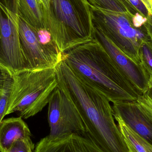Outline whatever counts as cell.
<instances>
[{
    "instance_id": "cell-22",
    "label": "cell",
    "mask_w": 152,
    "mask_h": 152,
    "mask_svg": "<svg viewBox=\"0 0 152 152\" xmlns=\"http://www.w3.org/2000/svg\"><path fill=\"white\" fill-rule=\"evenodd\" d=\"M43 9L47 10L49 8L50 0H37Z\"/></svg>"
},
{
    "instance_id": "cell-19",
    "label": "cell",
    "mask_w": 152,
    "mask_h": 152,
    "mask_svg": "<svg viewBox=\"0 0 152 152\" xmlns=\"http://www.w3.org/2000/svg\"><path fill=\"white\" fill-rule=\"evenodd\" d=\"M11 88V87L7 89L0 96V123L3 120L4 116L6 115Z\"/></svg>"
},
{
    "instance_id": "cell-13",
    "label": "cell",
    "mask_w": 152,
    "mask_h": 152,
    "mask_svg": "<svg viewBox=\"0 0 152 152\" xmlns=\"http://www.w3.org/2000/svg\"><path fill=\"white\" fill-rule=\"evenodd\" d=\"M119 129L127 148L128 152H152V145L129 127L119 115L113 113Z\"/></svg>"
},
{
    "instance_id": "cell-2",
    "label": "cell",
    "mask_w": 152,
    "mask_h": 152,
    "mask_svg": "<svg viewBox=\"0 0 152 152\" xmlns=\"http://www.w3.org/2000/svg\"><path fill=\"white\" fill-rule=\"evenodd\" d=\"M62 58L77 76L113 103L136 101L139 96L106 50L94 38L62 53Z\"/></svg>"
},
{
    "instance_id": "cell-16",
    "label": "cell",
    "mask_w": 152,
    "mask_h": 152,
    "mask_svg": "<svg viewBox=\"0 0 152 152\" xmlns=\"http://www.w3.org/2000/svg\"><path fill=\"white\" fill-rule=\"evenodd\" d=\"M35 146L31 137L16 140L6 152H34Z\"/></svg>"
},
{
    "instance_id": "cell-9",
    "label": "cell",
    "mask_w": 152,
    "mask_h": 152,
    "mask_svg": "<svg viewBox=\"0 0 152 152\" xmlns=\"http://www.w3.org/2000/svg\"><path fill=\"white\" fill-rule=\"evenodd\" d=\"M94 38L109 53L120 71L136 89L139 96L150 89V76L145 69L133 62L102 32L94 27Z\"/></svg>"
},
{
    "instance_id": "cell-18",
    "label": "cell",
    "mask_w": 152,
    "mask_h": 152,
    "mask_svg": "<svg viewBox=\"0 0 152 152\" xmlns=\"http://www.w3.org/2000/svg\"><path fill=\"white\" fill-rule=\"evenodd\" d=\"M137 102L152 119V90L151 88L139 96Z\"/></svg>"
},
{
    "instance_id": "cell-15",
    "label": "cell",
    "mask_w": 152,
    "mask_h": 152,
    "mask_svg": "<svg viewBox=\"0 0 152 152\" xmlns=\"http://www.w3.org/2000/svg\"><path fill=\"white\" fill-rule=\"evenodd\" d=\"M140 55L142 66L150 77L152 75V42L148 37L140 46Z\"/></svg>"
},
{
    "instance_id": "cell-10",
    "label": "cell",
    "mask_w": 152,
    "mask_h": 152,
    "mask_svg": "<svg viewBox=\"0 0 152 152\" xmlns=\"http://www.w3.org/2000/svg\"><path fill=\"white\" fill-rule=\"evenodd\" d=\"M34 152H105L87 136L73 134L63 137L41 139Z\"/></svg>"
},
{
    "instance_id": "cell-3",
    "label": "cell",
    "mask_w": 152,
    "mask_h": 152,
    "mask_svg": "<svg viewBox=\"0 0 152 152\" xmlns=\"http://www.w3.org/2000/svg\"><path fill=\"white\" fill-rule=\"evenodd\" d=\"M42 13L45 28L62 53L94 38L90 5L87 0H50Z\"/></svg>"
},
{
    "instance_id": "cell-4",
    "label": "cell",
    "mask_w": 152,
    "mask_h": 152,
    "mask_svg": "<svg viewBox=\"0 0 152 152\" xmlns=\"http://www.w3.org/2000/svg\"><path fill=\"white\" fill-rule=\"evenodd\" d=\"M58 86L56 69H26L13 75L6 115L17 112L28 119L48 104Z\"/></svg>"
},
{
    "instance_id": "cell-23",
    "label": "cell",
    "mask_w": 152,
    "mask_h": 152,
    "mask_svg": "<svg viewBox=\"0 0 152 152\" xmlns=\"http://www.w3.org/2000/svg\"><path fill=\"white\" fill-rule=\"evenodd\" d=\"M149 87H150V88L152 90V75L150 77V80H149Z\"/></svg>"
},
{
    "instance_id": "cell-1",
    "label": "cell",
    "mask_w": 152,
    "mask_h": 152,
    "mask_svg": "<svg viewBox=\"0 0 152 152\" xmlns=\"http://www.w3.org/2000/svg\"><path fill=\"white\" fill-rule=\"evenodd\" d=\"M55 69L58 87L75 106L87 136L105 152H128L109 99L77 76L63 60Z\"/></svg>"
},
{
    "instance_id": "cell-17",
    "label": "cell",
    "mask_w": 152,
    "mask_h": 152,
    "mask_svg": "<svg viewBox=\"0 0 152 152\" xmlns=\"http://www.w3.org/2000/svg\"><path fill=\"white\" fill-rule=\"evenodd\" d=\"M13 75L9 70L0 64V96L11 87Z\"/></svg>"
},
{
    "instance_id": "cell-21",
    "label": "cell",
    "mask_w": 152,
    "mask_h": 152,
    "mask_svg": "<svg viewBox=\"0 0 152 152\" xmlns=\"http://www.w3.org/2000/svg\"><path fill=\"white\" fill-rule=\"evenodd\" d=\"M146 34L148 39L152 42V21L146 27Z\"/></svg>"
},
{
    "instance_id": "cell-20",
    "label": "cell",
    "mask_w": 152,
    "mask_h": 152,
    "mask_svg": "<svg viewBox=\"0 0 152 152\" xmlns=\"http://www.w3.org/2000/svg\"><path fill=\"white\" fill-rule=\"evenodd\" d=\"M146 21L145 18H144L142 16L139 14H136L133 18V23L135 27L138 28L141 27L143 24Z\"/></svg>"
},
{
    "instance_id": "cell-6",
    "label": "cell",
    "mask_w": 152,
    "mask_h": 152,
    "mask_svg": "<svg viewBox=\"0 0 152 152\" xmlns=\"http://www.w3.org/2000/svg\"><path fill=\"white\" fill-rule=\"evenodd\" d=\"M48 104L50 137L59 138L73 134L87 136L86 127L77 110L58 86Z\"/></svg>"
},
{
    "instance_id": "cell-5",
    "label": "cell",
    "mask_w": 152,
    "mask_h": 152,
    "mask_svg": "<svg viewBox=\"0 0 152 152\" xmlns=\"http://www.w3.org/2000/svg\"><path fill=\"white\" fill-rule=\"evenodd\" d=\"M90 10L94 27L102 32L133 62L142 67L140 47L147 36L133 28L128 12L113 11L91 5Z\"/></svg>"
},
{
    "instance_id": "cell-11",
    "label": "cell",
    "mask_w": 152,
    "mask_h": 152,
    "mask_svg": "<svg viewBox=\"0 0 152 152\" xmlns=\"http://www.w3.org/2000/svg\"><path fill=\"white\" fill-rule=\"evenodd\" d=\"M113 113L137 134L152 145V119L137 102H120L113 103Z\"/></svg>"
},
{
    "instance_id": "cell-7",
    "label": "cell",
    "mask_w": 152,
    "mask_h": 152,
    "mask_svg": "<svg viewBox=\"0 0 152 152\" xmlns=\"http://www.w3.org/2000/svg\"><path fill=\"white\" fill-rule=\"evenodd\" d=\"M0 64L14 75L28 69L20 45L17 23L10 12L0 2Z\"/></svg>"
},
{
    "instance_id": "cell-14",
    "label": "cell",
    "mask_w": 152,
    "mask_h": 152,
    "mask_svg": "<svg viewBox=\"0 0 152 152\" xmlns=\"http://www.w3.org/2000/svg\"><path fill=\"white\" fill-rule=\"evenodd\" d=\"M91 6L104 10L128 12L126 4L122 0H87Z\"/></svg>"
},
{
    "instance_id": "cell-12",
    "label": "cell",
    "mask_w": 152,
    "mask_h": 152,
    "mask_svg": "<svg viewBox=\"0 0 152 152\" xmlns=\"http://www.w3.org/2000/svg\"><path fill=\"white\" fill-rule=\"evenodd\" d=\"M31 132L20 117L3 119L0 123V152H6L16 140L31 137Z\"/></svg>"
},
{
    "instance_id": "cell-8",
    "label": "cell",
    "mask_w": 152,
    "mask_h": 152,
    "mask_svg": "<svg viewBox=\"0 0 152 152\" xmlns=\"http://www.w3.org/2000/svg\"><path fill=\"white\" fill-rule=\"evenodd\" d=\"M10 12L17 23L20 45L28 69L55 68L62 61V54L53 53L45 48L39 40L36 29L17 14Z\"/></svg>"
}]
</instances>
